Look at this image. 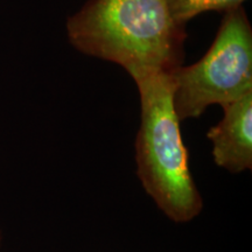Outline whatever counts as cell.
Instances as JSON below:
<instances>
[{
	"label": "cell",
	"instance_id": "obj_1",
	"mask_svg": "<svg viewBox=\"0 0 252 252\" xmlns=\"http://www.w3.org/2000/svg\"><path fill=\"white\" fill-rule=\"evenodd\" d=\"M67 32L77 50L117 63L132 78L172 72L184 60L185 26L166 0H89L68 19Z\"/></svg>",
	"mask_w": 252,
	"mask_h": 252
},
{
	"label": "cell",
	"instance_id": "obj_6",
	"mask_svg": "<svg viewBox=\"0 0 252 252\" xmlns=\"http://www.w3.org/2000/svg\"><path fill=\"white\" fill-rule=\"evenodd\" d=\"M0 241H1V234H0Z\"/></svg>",
	"mask_w": 252,
	"mask_h": 252
},
{
	"label": "cell",
	"instance_id": "obj_3",
	"mask_svg": "<svg viewBox=\"0 0 252 252\" xmlns=\"http://www.w3.org/2000/svg\"><path fill=\"white\" fill-rule=\"evenodd\" d=\"M173 102L180 122L208 106L226 104L252 91V28L244 9L225 12L212 47L200 61L171 72Z\"/></svg>",
	"mask_w": 252,
	"mask_h": 252
},
{
	"label": "cell",
	"instance_id": "obj_5",
	"mask_svg": "<svg viewBox=\"0 0 252 252\" xmlns=\"http://www.w3.org/2000/svg\"><path fill=\"white\" fill-rule=\"evenodd\" d=\"M247 0H166L169 13L178 25L185 26L187 21L208 11H231L241 7Z\"/></svg>",
	"mask_w": 252,
	"mask_h": 252
},
{
	"label": "cell",
	"instance_id": "obj_2",
	"mask_svg": "<svg viewBox=\"0 0 252 252\" xmlns=\"http://www.w3.org/2000/svg\"><path fill=\"white\" fill-rule=\"evenodd\" d=\"M140 96L141 123L135 139L137 175L161 212L176 223L194 220L203 201L189 171L188 152L173 102L171 72L133 77Z\"/></svg>",
	"mask_w": 252,
	"mask_h": 252
},
{
	"label": "cell",
	"instance_id": "obj_4",
	"mask_svg": "<svg viewBox=\"0 0 252 252\" xmlns=\"http://www.w3.org/2000/svg\"><path fill=\"white\" fill-rule=\"evenodd\" d=\"M224 116L208 131L216 165L231 173L252 168V91L222 106Z\"/></svg>",
	"mask_w": 252,
	"mask_h": 252
}]
</instances>
